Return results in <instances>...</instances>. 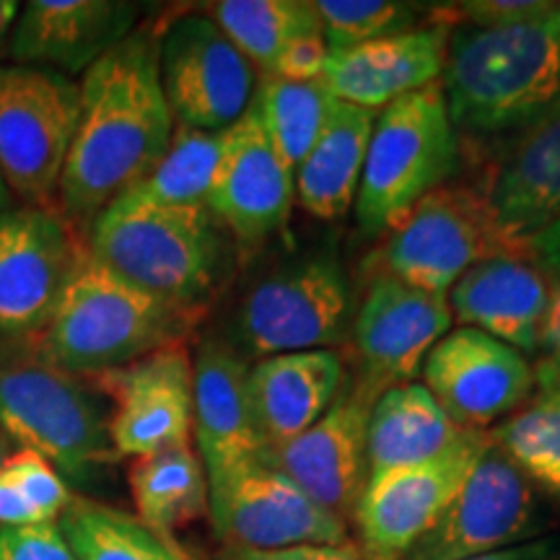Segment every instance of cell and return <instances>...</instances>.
Here are the masks:
<instances>
[{"label":"cell","instance_id":"15","mask_svg":"<svg viewBox=\"0 0 560 560\" xmlns=\"http://www.w3.org/2000/svg\"><path fill=\"white\" fill-rule=\"evenodd\" d=\"M380 392L348 374L346 384L317 423L260 459L296 482L314 503L353 520L369 482V416Z\"/></svg>","mask_w":560,"mask_h":560},{"label":"cell","instance_id":"41","mask_svg":"<svg viewBox=\"0 0 560 560\" xmlns=\"http://www.w3.org/2000/svg\"><path fill=\"white\" fill-rule=\"evenodd\" d=\"M45 520L39 511L24 499V493L0 475V527H26V524H42Z\"/></svg>","mask_w":560,"mask_h":560},{"label":"cell","instance_id":"29","mask_svg":"<svg viewBox=\"0 0 560 560\" xmlns=\"http://www.w3.org/2000/svg\"><path fill=\"white\" fill-rule=\"evenodd\" d=\"M58 529L79 560H192L172 537L136 514L73 495L58 516Z\"/></svg>","mask_w":560,"mask_h":560},{"label":"cell","instance_id":"7","mask_svg":"<svg viewBox=\"0 0 560 560\" xmlns=\"http://www.w3.org/2000/svg\"><path fill=\"white\" fill-rule=\"evenodd\" d=\"M353 291L335 255L317 252L280 265L244 293L234 348L247 359L338 350L353 330Z\"/></svg>","mask_w":560,"mask_h":560},{"label":"cell","instance_id":"27","mask_svg":"<svg viewBox=\"0 0 560 560\" xmlns=\"http://www.w3.org/2000/svg\"><path fill=\"white\" fill-rule=\"evenodd\" d=\"M459 431L423 382L384 389L369 416V478L436 457Z\"/></svg>","mask_w":560,"mask_h":560},{"label":"cell","instance_id":"30","mask_svg":"<svg viewBox=\"0 0 560 560\" xmlns=\"http://www.w3.org/2000/svg\"><path fill=\"white\" fill-rule=\"evenodd\" d=\"M202 9L260 75L291 42L322 32L312 0H219Z\"/></svg>","mask_w":560,"mask_h":560},{"label":"cell","instance_id":"22","mask_svg":"<svg viewBox=\"0 0 560 560\" xmlns=\"http://www.w3.org/2000/svg\"><path fill=\"white\" fill-rule=\"evenodd\" d=\"M552 283L524 249H503L470 270L446 293L459 327L490 335L520 353H537Z\"/></svg>","mask_w":560,"mask_h":560},{"label":"cell","instance_id":"23","mask_svg":"<svg viewBox=\"0 0 560 560\" xmlns=\"http://www.w3.org/2000/svg\"><path fill=\"white\" fill-rule=\"evenodd\" d=\"M249 363L231 346L208 340L192 359V436L208 482L265 452L252 416Z\"/></svg>","mask_w":560,"mask_h":560},{"label":"cell","instance_id":"46","mask_svg":"<svg viewBox=\"0 0 560 560\" xmlns=\"http://www.w3.org/2000/svg\"><path fill=\"white\" fill-rule=\"evenodd\" d=\"M5 457H9V436L0 429V465H3Z\"/></svg>","mask_w":560,"mask_h":560},{"label":"cell","instance_id":"14","mask_svg":"<svg viewBox=\"0 0 560 560\" xmlns=\"http://www.w3.org/2000/svg\"><path fill=\"white\" fill-rule=\"evenodd\" d=\"M208 516L223 548L276 550L293 545H342L348 524L260 457L208 482Z\"/></svg>","mask_w":560,"mask_h":560},{"label":"cell","instance_id":"18","mask_svg":"<svg viewBox=\"0 0 560 560\" xmlns=\"http://www.w3.org/2000/svg\"><path fill=\"white\" fill-rule=\"evenodd\" d=\"M446 296L376 272L353 317V374L374 392L416 382L425 355L450 332Z\"/></svg>","mask_w":560,"mask_h":560},{"label":"cell","instance_id":"12","mask_svg":"<svg viewBox=\"0 0 560 560\" xmlns=\"http://www.w3.org/2000/svg\"><path fill=\"white\" fill-rule=\"evenodd\" d=\"M86 249L60 208L0 215V338L39 340Z\"/></svg>","mask_w":560,"mask_h":560},{"label":"cell","instance_id":"45","mask_svg":"<svg viewBox=\"0 0 560 560\" xmlns=\"http://www.w3.org/2000/svg\"><path fill=\"white\" fill-rule=\"evenodd\" d=\"M11 190H9V185H5V179H3V174H0V215L5 213V210H11L13 206H11Z\"/></svg>","mask_w":560,"mask_h":560},{"label":"cell","instance_id":"43","mask_svg":"<svg viewBox=\"0 0 560 560\" xmlns=\"http://www.w3.org/2000/svg\"><path fill=\"white\" fill-rule=\"evenodd\" d=\"M465 560H560V537H537V540L514 545V548L493 550Z\"/></svg>","mask_w":560,"mask_h":560},{"label":"cell","instance_id":"36","mask_svg":"<svg viewBox=\"0 0 560 560\" xmlns=\"http://www.w3.org/2000/svg\"><path fill=\"white\" fill-rule=\"evenodd\" d=\"M550 0H462V3L436 5V16L450 26H472V30H501L524 21H535L552 13Z\"/></svg>","mask_w":560,"mask_h":560},{"label":"cell","instance_id":"10","mask_svg":"<svg viewBox=\"0 0 560 560\" xmlns=\"http://www.w3.org/2000/svg\"><path fill=\"white\" fill-rule=\"evenodd\" d=\"M550 514L537 488L490 441L470 478L400 560H465L545 537Z\"/></svg>","mask_w":560,"mask_h":560},{"label":"cell","instance_id":"44","mask_svg":"<svg viewBox=\"0 0 560 560\" xmlns=\"http://www.w3.org/2000/svg\"><path fill=\"white\" fill-rule=\"evenodd\" d=\"M19 13H21V3H16V0H0V58L9 55L11 32H13V24H16Z\"/></svg>","mask_w":560,"mask_h":560},{"label":"cell","instance_id":"39","mask_svg":"<svg viewBox=\"0 0 560 560\" xmlns=\"http://www.w3.org/2000/svg\"><path fill=\"white\" fill-rule=\"evenodd\" d=\"M219 560H366L359 545H293V548L276 550H249V548H223Z\"/></svg>","mask_w":560,"mask_h":560},{"label":"cell","instance_id":"3","mask_svg":"<svg viewBox=\"0 0 560 560\" xmlns=\"http://www.w3.org/2000/svg\"><path fill=\"white\" fill-rule=\"evenodd\" d=\"M229 236L208 206H153L122 195L91 223L89 252L136 289L198 319L229 278Z\"/></svg>","mask_w":560,"mask_h":560},{"label":"cell","instance_id":"21","mask_svg":"<svg viewBox=\"0 0 560 560\" xmlns=\"http://www.w3.org/2000/svg\"><path fill=\"white\" fill-rule=\"evenodd\" d=\"M410 32L327 55L319 83L338 102L380 112L387 104L441 81L452 26L436 13Z\"/></svg>","mask_w":560,"mask_h":560},{"label":"cell","instance_id":"16","mask_svg":"<svg viewBox=\"0 0 560 560\" xmlns=\"http://www.w3.org/2000/svg\"><path fill=\"white\" fill-rule=\"evenodd\" d=\"M89 382L112 402L109 441L117 459L192 444V355L185 342H170Z\"/></svg>","mask_w":560,"mask_h":560},{"label":"cell","instance_id":"9","mask_svg":"<svg viewBox=\"0 0 560 560\" xmlns=\"http://www.w3.org/2000/svg\"><path fill=\"white\" fill-rule=\"evenodd\" d=\"M503 249L511 247L490 221L482 192L446 182L387 231L376 262L384 276L446 296L462 272Z\"/></svg>","mask_w":560,"mask_h":560},{"label":"cell","instance_id":"37","mask_svg":"<svg viewBox=\"0 0 560 560\" xmlns=\"http://www.w3.org/2000/svg\"><path fill=\"white\" fill-rule=\"evenodd\" d=\"M0 560H79L58 522L0 527Z\"/></svg>","mask_w":560,"mask_h":560},{"label":"cell","instance_id":"19","mask_svg":"<svg viewBox=\"0 0 560 560\" xmlns=\"http://www.w3.org/2000/svg\"><path fill=\"white\" fill-rule=\"evenodd\" d=\"M293 202V170L247 109L223 130L221 164L208 195L210 213L244 247H260L270 236L285 234Z\"/></svg>","mask_w":560,"mask_h":560},{"label":"cell","instance_id":"33","mask_svg":"<svg viewBox=\"0 0 560 560\" xmlns=\"http://www.w3.org/2000/svg\"><path fill=\"white\" fill-rule=\"evenodd\" d=\"M223 132H206L174 125L170 149L159 159L149 177L130 192L136 200L153 206H208L210 187L221 164Z\"/></svg>","mask_w":560,"mask_h":560},{"label":"cell","instance_id":"8","mask_svg":"<svg viewBox=\"0 0 560 560\" xmlns=\"http://www.w3.org/2000/svg\"><path fill=\"white\" fill-rule=\"evenodd\" d=\"M79 112L81 91L70 75L0 66V174L24 206L58 208Z\"/></svg>","mask_w":560,"mask_h":560},{"label":"cell","instance_id":"47","mask_svg":"<svg viewBox=\"0 0 560 560\" xmlns=\"http://www.w3.org/2000/svg\"><path fill=\"white\" fill-rule=\"evenodd\" d=\"M558 16H560V3H558Z\"/></svg>","mask_w":560,"mask_h":560},{"label":"cell","instance_id":"32","mask_svg":"<svg viewBox=\"0 0 560 560\" xmlns=\"http://www.w3.org/2000/svg\"><path fill=\"white\" fill-rule=\"evenodd\" d=\"M488 433L532 486L560 501V380L537 384L529 400Z\"/></svg>","mask_w":560,"mask_h":560},{"label":"cell","instance_id":"11","mask_svg":"<svg viewBox=\"0 0 560 560\" xmlns=\"http://www.w3.org/2000/svg\"><path fill=\"white\" fill-rule=\"evenodd\" d=\"M159 75L174 122L206 132L240 120L260 79L202 11L182 13L159 32Z\"/></svg>","mask_w":560,"mask_h":560},{"label":"cell","instance_id":"20","mask_svg":"<svg viewBox=\"0 0 560 560\" xmlns=\"http://www.w3.org/2000/svg\"><path fill=\"white\" fill-rule=\"evenodd\" d=\"M138 5L125 0H30L13 24V66L50 68L73 79L136 30Z\"/></svg>","mask_w":560,"mask_h":560},{"label":"cell","instance_id":"2","mask_svg":"<svg viewBox=\"0 0 560 560\" xmlns=\"http://www.w3.org/2000/svg\"><path fill=\"white\" fill-rule=\"evenodd\" d=\"M457 136H522L560 109V16L501 30L452 26L441 73Z\"/></svg>","mask_w":560,"mask_h":560},{"label":"cell","instance_id":"4","mask_svg":"<svg viewBox=\"0 0 560 560\" xmlns=\"http://www.w3.org/2000/svg\"><path fill=\"white\" fill-rule=\"evenodd\" d=\"M192 317L112 272L86 249L58 301L39 350L68 374H107L182 342Z\"/></svg>","mask_w":560,"mask_h":560},{"label":"cell","instance_id":"24","mask_svg":"<svg viewBox=\"0 0 560 560\" xmlns=\"http://www.w3.org/2000/svg\"><path fill=\"white\" fill-rule=\"evenodd\" d=\"M482 198L501 242L511 249H522L560 221V109L511 140Z\"/></svg>","mask_w":560,"mask_h":560},{"label":"cell","instance_id":"38","mask_svg":"<svg viewBox=\"0 0 560 560\" xmlns=\"http://www.w3.org/2000/svg\"><path fill=\"white\" fill-rule=\"evenodd\" d=\"M327 55L330 52H327L325 34H306V37L291 42V45L280 52L276 66L262 75H278V79L289 81H319L322 70H325Z\"/></svg>","mask_w":560,"mask_h":560},{"label":"cell","instance_id":"42","mask_svg":"<svg viewBox=\"0 0 560 560\" xmlns=\"http://www.w3.org/2000/svg\"><path fill=\"white\" fill-rule=\"evenodd\" d=\"M522 249L527 252L529 260L548 276L550 283L560 278V221L540 231L537 236H532Z\"/></svg>","mask_w":560,"mask_h":560},{"label":"cell","instance_id":"26","mask_svg":"<svg viewBox=\"0 0 560 560\" xmlns=\"http://www.w3.org/2000/svg\"><path fill=\"white\" fill-rule=\"evenodd\" d=\"M376 115L335 100L319 138L293 170L296 202L314 219L340 221L353 208Z\"/></svg>","mask_w":560,"mask_h":560},{"label":"cell","instance_id":"40","mask_svg":"<svg viewBox=\"0 0 560 560\" xmlns=\"http://www.w3.org/2000/svg\"><path fill=\"white\" fill-rule=\"evenodd\" d=\"M532 371H535V387L560 380V278L552 280L548 314H545Z\"/></svg>","mask_w":560,"mask_h":560},{"label":"cell","instance_id":"1","mask_svg":"<svg viewBox=\"0 0 560 560\" xmlns=\"http://www.w3.org/2000/svg\"><path fill=\"white\" fill-rule=\"evenodd\" d=\"M81 112L60 179L58 208L70 223L102 210L149 177L170 149L174 115L159 75V32L136 26L79 83Z\"/></svg>","mask_w":560,"mask_h":560},{"label":"cell","instance_id":"5","mask_svg":"<svg viewBox=\"0 0 560 560\" xmlns=\"http://www.w3.org/2000/svg\"><path fill=\"white\" fill-rule=\"evenodd\" d=\"M0 429L79 486L117 462L100 392L39 348L0 350Z\"/></svg>","mask_w":560,"mask_h":560},{"label":"cell","instance_id":"34","mask_svg":"<svg viewBox=\"0 0 560 560\" xmlns=\"http://www.w3.org/2000/svg\"><path fill=\"white\" fill-rule=\"evenodd\" d=\"M327 52H342L366 42L410 32L423 24L429 11L418 3L397 0H312Z\"/></svg>","mask_w":560,"mask_h":560},{"label":"cell","instance_id":"35","mask_svg":"<svg viewBox=\"0 0 560 560\" xmlns=\"http://www.w3.org/2000/svg\"><path fill=\"white\" fill-rule=\"evenodd\" d=\"M0 475L24 493V499L39 511L45 522H58V516L73 499L62 475L34 452L19 450L9 454L0 465Z\"/></svg>","mask_w":560,"mask_h":560},{"label":"cell","instance_id":"13","mask_svg":"<svg viewBox=\"0 0 560 560\" xmlns=\"http://www.w3.org/2000/svg\"><path fill=\"white\" fill-rule=\"evenodd\" d=\"M488 446V431H459L436 457L369 478L353 516L363 558L400 560L450 506Z\"/></svg>","mask_w":560,"mask_h":560},{"label":"cell","instance_id":"6","mask_svg":"<svg viewBox=\"0 0 560 560\" xmlns=\"http://www.w3.org/2000/svg\"><path fill=\"white\" fill-rule=\"evenodd\" d=\"M457 166L459 136L441 81L380 109L353 202L363 234H387L420 198L446 185Z\"/></svg>","mask_w":560,"mask_h":560},{"label":"cell","instance_id":"25","mask_svg":"<svg viewBox=\"0 0 560 560\" xmlns=\"http://www.w3.org/2000/svg\"><path fill=\"white\" fill-rule=\"evenodd\" d=\"M348 380L342 350H301L255 361L247 389L265 452L289 444L325 416Z\"/></svg>","mask_w":560,"mask_h":560},{"label":"cell","instance_id":"17","mask_svg":"<svg viewBox=\"0 0 560 560\" xmlns=\"http://www.w3.org/2000/svg\"><path fill=\"white\" fill-rule=\"evenodd\" d=\"M420 374L454 425L465 431H490L535 392L527 355L475 327L446 332L425 355Z\"/></svg>","mask_w":560,"mask_h":560},{"label":"cell","instance_id":"28","mask_svg":"<svg viewBox=\"0 0 560 560\" xmlns=\"http://www.w3.org/2000/svg\"><path fill=\"white\" fill-rule=\"evenodd\" d=\"M128 486L138 520L166 537L208 516V475L192 444L132 459Z\"/></svg>","mask_w":560,"mask_h":560},{"label":"cell","instance_id":"31","mask_svg":"<svg viewBox=\"0 0 560 560\" xmlns=\"http://www.w3.org/2000/svg\"><path fill=\"white\" fill-rule=\"evenodd\" d=\"M335 96L319 81H289L260 75L249 109L280 159L296 170L319 138Z\"/></svg>","mask_w":560,"mask_h":560}]
</instances>
